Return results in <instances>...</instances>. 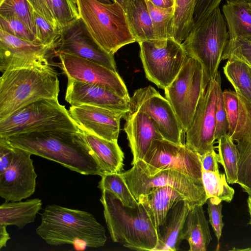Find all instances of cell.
Instances as JSON below:
<instances>
[{
	"label": "cell",
	"mask_w": 251,
	"mask_h": 251,
	"mask_svg": "<svg viewBox=\"0 0 251 251\" xmlns=\"http://www.w3.org/2000/svg\"><path fill=\"white\" fill-rule=\"evenodd\" d=\"M11 146L56 162L85 175H99L100 169L82 130L32 132L0 137Z\"/></svg>",
	"instance_id": "obj_1"
},
{
	"label": "cell",
	"mask_w": 251,
	"mask_h": 251,
	"mask_svg": "<svg viewBox=\"0 0 251 251\" xmlns=\"http://www.w3.org/2000/svg\"><path fill=\"white\" fill-rule=\"evenodd\" d=\"M37 234L48 244L60 246L80 243L89 248L104 245V227L90 213L56 204L46 206Z\"/></svg>",
	"instance_id": "obj_2"
},
{
	"label": "cell",
	"mask_w": 251,
	"mask_h": 251,
	"mask_svg": "<svg viewBox=\"0 0 251 251\" xmlns=\"http://www.w3.org/2000/svg\"><path fill=\"white\" fill-rule=\"evenodd\" d=\"M101 192L100 201L112 240L130 250L154 251L160 233L144 205L126 206L111 192Z\"/></svg>",
	"instance_id": "obj_3"
},
{
	"label": "cell",
	"mask_w": 251,
	"mask_h": 251,
	"mask_svg": "<svg viewBox=\"0 0 251 251\" xmlns=\"http://www.w3.org/2000/svg\"><path fill=\"white\" fill-rule=\"evenodd\" d=\"M59 92L52 65L5 71L0 77V119L36 100H58Z\"/></svg>",
	"instance_id": "obj_4"
},
{
	"label": "cell",
	"mask_w": 251,
	"mask_h": 251,
	"mask_svg": "<svg viewBox=\"0 0 251 251\" xmlns=\"http://www.w3.org/2000/svg\"><path fill=\"white\" fill-rule=\"evenodd\" d=\"M79 17L97 43L114 55L122 47L136 42L123 7L116 1L76 0Z\"/></svg>",
	"instance_id": "obj_5"
},
{
	"label": "cell",
	"mask_w": 251,
	"mask_h": 251,
	"mask_svg": "<svg viewBox=\"0 0 251 251\" xmlns=\"http://www.w3.org/2000/svg\"><path fill=\"white\" fill-rule=\"evenodd\" d=\"M228 40L226 23L218 6L200 24L193 26L181 44L187 56L202 66L204 91L218 71Z\"/></svg>",
	"instance_id": "obj_6"
},
{
	"label": "cell",
	"mask_w": 251,
	"mask_h": 251,
	"mask_svg": "<svg viewBox=\"0 0 251 251\" xmlns=\"http://www.w3.org/2000/svg\"><path fill=\"white\" fill-rule=\"evenodd\" d=\"M79 129L69 110L56 99L36 100L0 119V137L32 132Z\"/></svg>",
	"instance_id": "obj_7"
},
{
	"label": "cell",
	"mask_w": 251,
	"mask_h": 251,
	"mask_svg": "<svg viewBox=\"0 0 251 251\" xmlns=\"http://www.w3.org/2000/svg\"><path fill=\"white\" fill-rule=\"evenodd\" d=\"M121 174L136 200L154 188L169 186L183 195L192 206L203 205L207 200L202 183L176 170L151 168L143 160Z\"/></svg>",
	"instance_id": "obj_8"
},
{
	"label": "cell",
	"mask_w": 251,
	"mask_h": 251,
	"mask_svg": "<svg viewBox=\"0 0 251 251\" xmlns=\"http://www.w3.org/2000/svg\"><path fill=\"white\" fill-rule=\"evenodd\" d=\"M138 44L147 78L164 90L176 77L188 57L182 44L172 38L154 39Z\"/></svg>",
	"instance_id": "obj_9"
},
{
	"label": "cell",
	"mask_w": 251,
	"mask_h": 251,
	"mask_svg": "<svg viewBox=\"0 0 251 251\" xmlns=\"http://www.w3.org/2000/svg\"><path fill=\"white\" fill-rule=\"evenodd\" d=\"M184 133L189 129L203 89V69L196 59L188 57L178 74L164 90Z\"/></svg>",
	"instance_id": "obj_10"
},
{
	"label": "cell",
	"mask_w": 251,
	"mask_h": 251,
	"mask_svg": "<svg viewBox=\"0 0 251 251\" xmlns=\"http://www.w3.org/2000/svg\"><path fill=\"white\" fill-rule=\"evenodd\" d=\"M220 72L208 83L202 94L189 129L185 133V145L200 155L214 150L216 111Z\"/></svg>",
	"instance_id": "obj_11"
},
{
	"label": "cell",
	"mask_w": 251,
	"mask_h": 251,
	"mask_svg": "<svg viewBox=\"0 0 251 251\" xmlns=\"http://www.w3.org/2000/svg\"><path fill=\"white\" fill-rule=\"evenodd\" d=\"M129 110H140L156 125L163 139L178 145L185 144L183 128L169 101L153 87L135 91L129 101Z\"/></svg>",
	"instance_id": "obj_12"
},
{
	"label": "cell",
	"mask_w": 251,
	"mask_h": 251,
	"mask_svg": "<svg viewBox=\"0 0 251 251\" xmlns=\"http://www.w3.org/2000/svg\"><path fill=\"white\" fill-rule=\"evenodd\" d=\"M143 160L151 168L176 170L202 183L200 155L185 144L178 145L164 139L154 140Z\"/></svg>",
	"instance_id": "obj_13"
},
{
	"label": "cell",
	"mask_w": 251,
	"mask_h": 251,
	"mask_svg": "<svg viewBox=\"0 0 251 251\" xmlns=\"http://www.w3.org/2000/svg\"><path fill=\"white\" fill-rule=\"evenodd\" d=\"M56 49L25 40L0 30V71L51 65Z\"/></svg>",
	"instance_id": "obj_14"
},
{
	"label": "cell",
	"mask_w": 251,
	"mask_h": 251,
	"mask_svg": "<svg viewBox=\"0 0 251 251\" xmlns=\"http://www.w3.org/2000/svg\"><path fill=\"white\" fill-rule=\"evenodd\" d=\"M68 79L101 86L129 101L127 89L117 71L90 60L66 52L57 54Z\"/></svg>",
	"instance_id": "obj_15"
},
{
	"label": "cell",
	"mask_w": 251,
	"mask_h": 251,
	"mask_svg": "<svg viewBox=\"0 0 251 251\" xmlns=\"http://www.w3.org/2000/svg\"><path fill=\"white\" fill-rule=\"evenodd\" d=\"M12 147V162L0 174V196L6 202L21 201L31 196L35 191L37 176L30 157L32 154Z\"/></svg>",
	"instance_id": "obj_16"
},
{
	"label": "cell",
	"mask_w": 251,
	"mask_h": 251,
	"mask_svg": "<svg viewBox=\"0 0 251 251\" xmlns=\"http://www.w3.org/2000/svg\"><path fill=\"white\" fill-rule=\"evenodd\" d=\"M61 52L90 60L117 71L114 55L106 52L97 43L79 17L61 28L56 54Z\"/></svg>",
	"instance_id": "obj_17"
},
{
	"label": "cell",
	"mask_w": 251,
	"mask_h": 251,
	"mask_svg": "<svg viewBox=\"0 0 251 251\" xmlns=\"http://www.w3.org/2000/svg\"><path fill=\"white\" fill-rule=\"evenodd\" d=\"M69 112L80 129L113 141H118L120 121L126 113L86 104L71 106Z\"/></svg>",
	"instance_id": "obj_18"
},
{
	"label": "cell",
	"mask_w": 251,
	"mask_h": 251,
	"mask_svg": "<svg viewBox=\"0 0 251 251\" xmlns=\"http://www.w3.org/2000/svg\"><path fill=\"white\" fill-rule=\"evenodd\" d=\"M239 105V119L230 137L235 142L239 152L237 183L251 196V104L236 91Z\"/></svg>",
	"instance_id": "obj_19"
},
{
	"label": "cell",
	"mask_w": 251,
	"mask_h": 251,
	"mask_svg": "<svg viewBox=\"0 0 251 251\" xmlns=\"http://www.w3.org/2000/svg\"><path fill=\"white\" fill-rule=\"evenodd\" d=\"M65 100L71 106L82 104L128 112L129 101L101 86L68 79Z\"/></svg>",
	"instance_id": "obj_20"
},
{
	"label": "cell",
	"mask_w": 251,
	"mask_h": 251,
	"mask_svg": "<svg viewBox=\"0 0 251 251\" xmlns=\"http://www.w3.org/2000/svg\"><path fill=\"white\" fill-rule=\"evenodd\" d=\"M124 118V130L133 155V165L144 159L153 140L163 138L153 120L143 111L129 110Z\"/></svg>",
	"instance_id": "obj_21"
},
{
	"label": "cell",
	"mask_w": 251,
	"mask_h": 251,
	"mask_svg": "<svg viewBox=\"0 0 251 251\" xmlns=\"http://www.w3.org/2000/svg\"><path fill=\"white\" fill-rule=\"evenodd\" d=\"M191 206L187 201L181 200L169 210L164 223L159 227V241L154 251L178 250L183 240L184 227Z\"/></svg>",
	"instance_id": "obj_22"
},
{
	"label": "cell",
	"mask_w": 251,
	"mask_h": 251,
	"mask_svg": "<svg viewBox=\"0 0 251 251\" xmlns=\"http://www.w3.org/2000/svg\"><path fill=\"white\" fill-rule=\"evenodd\" d=\"M181 200L187 201L183 195L169 186L154 188L137 199L147 209L158 229L164 223L169 210Z\"/></svg>",
	"instance_id": "obj_23"
},
{
	"label": "cell",
	"mask_w": 251,
	"mask_h": 251,
	"mask_svg": "<svg viewBox=\"0 0 251 251\" xmlns=\"http://www.w3.org/2000/svg\"><path fill=\"white\" fill-rule=\"evenodd\" d=\"M83 131L85 139L94 154L103 175L121 173L124 166V153L117 141L108 140Z\"/></svg>",
	"instance_id": "obj_24"
},
{
	"label": "cell",
	"mask_w": 251,
	"mask_h": 251,
	"mask_svg": "<svg viewBox=\"0 0 251 251\" xmlns=\"http://www.w3.org/2000/svg\"><path fill=\"white\" fill-rule=\"evenodd\" d=\"M182 238L187 241L189 251L207 250L212 238L202 205L191 206L186 218Z\"/></svg>",
	"instance_id": "obj_25"
},
{
	"label": "cell",
	"mask_w": 251,
	"mask_h": 251,
	"mask_svg": "<svg viewBox=\"0 0 251 251\" xmlns=\"http://www.w3.org/2000/svg\"><path fill=\"white\" fill-rule=\"evenodd\" d=\"M42 205V201L38 198L24 201H5L0 206V225L15 226L22 229L35 221Z\"/></svg>",
	"instance_id": "obj_26"
},
{
	"label": "cell",
	"mask_w": 251,
	"mask_h": 251,
	"mask_svg": "<svg viewBox=\"0 0 251 251\" xmlns=\"http://www.w3.org/2000/svg\"><path fill=\"white\" fill-rule=\"evenodd\" d=\"M122 7L136 42L154 39L146 0H124Z\"/></svg>",
	"instance_id": "obj_27"
},
{
	"label": "cell",
	"mask_w": 251,
	"mask_h": 251,
	"mask_svg": "<svg viewBox=\"0 0 251 251\" xmlns=\"http://www.w3.org/2000/svg\"><path fill=\"white\" fill-rule=\"evenodd\" d=\"M222 10L228 27L229 39L251 37V8L245 0H226Z\"/></svg>",
	"instance_id": "obj_28"
},
{
	"label": "cell",
	"mask_w": 251,
	"mask_h": 251,
	"mask_svg": "<svg viewBox=\"0 0 251 251\" xmlns=\"http://www.w3.org/2000/svg\"><path fill=\"white\" fill-rule=\"evenodd\" d=\"M197 0H174L173 39L182 44L194 26Z\"/></svg>",
	"instance_id": "obj_29"
},
{
	"label": "cell",
	"mask_w": 251,
	"mask_h": 251,
	"mask_svg": "<svg viewBox=\"0 0 251 251\" xmlns=\"http://www.w3.org/2000/svg\"><path fill=\"white\" fill-rule=\"evenodd\" d=\"M218 162L223 167L229 184L237 183L239 152L236 144L227 134L217 140Z\"/></svg>",
	"instance_id": "obj_30"
},
{
	"label": "cell",
	"mask_w": 251,
	"mask_h": 251,
	"mask_svg": "<svg viewBox=\"0 0 251 251\" xmlns=\"http://www.w3.org/2000/svg\"><path fill=\"white\" fill-rule=\"evenodd\" d=\"M224 73L235 91L244 96L251 104V68L247 63L228 59Z\"/></svg>",
	"instance_id": "obj_31"
},
{
	"label": "cell",
	"mask_w": 251,
	"mask_h": 251,
	"mask_svg": "<svg viewBox=\"0 0 251 251\" xmlns=\"http://www.w3.org/2000/svg\"><path fill=\"white\" fill-rule=\"evenodd\" d=\"M202 182L207 199L214 198L226 202L232 200L235 191L228 184L225 174L202 170Z\"/></svg>",
	"instance_id": "obj_32"
},
{
	"label": "cell",
	"mask_w": 251,
	"mask_h": 251,
	"mask_svg": "<svg viewBox=\"0 0 251 251\" xmlns=\"http://www.w3.org/2000/svg\"><path fill=\"white\" fill-rule=\"evenodd\" d=\"M155 39L173 38V21L174 6L162 7L146 0Z\"/></svg>",
	"instance_id": "obj_33"
},
{
	"label": "cell",
	"mask_w": 251,
	"mask_h": 251,
	"mask_svg": "<svg viewBox=\"0 0 251 251\" xmlns=\"http://www.w3.org/2000/svg\"><path fill=\"white\" fill-rule=\"evenodd\" d=\"M34 11L27 0H3L0 3V16L21 21L35 35Z\"/></svg>",
	"instance_id": "obj_34"
},
{
	"label": "cell",
	"mask_w": 251,
	"mask_h": 251,
	"mask_svg": "<svg viewBox=\"0 0 251 251\" xmlns=\"http://www.w3.org/2000/svg\"><path fill=\"white\" fill-rule=\"evenodd\" d=\"M98 187L102 191L106 190L113 194L126 206L135 207L139 202L129 189L121 173L108 174L101 176Z\"/></svg>",
	"instance_id": "obj_35"
},
{
	"label": "cell",
	"mask_w": 251,
	"mask_h": 251,
	"mask_svg": "<svg viewBox=\"0 0 251 251\" xmlns=\"http://www.w3.org/2000/svg\"><path fill=\"white\" fill-rule=\"evenodd\" d=\"M37 43L53 47H58L60 29L55 28L44 18L34 11Z\"/></svg>",
	"instance_id": "obj_36"
},
{
	"label": "cell",
	"mask_w": 251,
	"mask_h": 251,
	"mask_svg": "<svg viewBox=\"0 0 251 251\" xmlns=\"http://www.w3.org/2000/svg\"><path fill=\"white\" fill-rule=\"evenodd\" d=\"M236 59L251 67V37H240L229 39L222 60Z\"/></svg>",
	"instance_id": "obj_37"
},
{
	"label": "cell",
	"mask_w": 251,
	"mask_h": 251,
	"mask_svg": "<svg viewBox=\"0 0 251 251\" xmlns=\"http://www.w3.org/2000/svg\"><path fill=\"white\" fill-rule=\"evenodd\" d=\"M50 2L60 28L79 17L76 0H50Z\"/></svg>",
	"instance_id": "obj_38"
},
{
	"label": "cell",
	"mask_w": 251,
	"mask_h": 251,
	"mask_svg": "<svg viewBox=\"0 0 251 251\" xmlns=\"http://www.w3.org/2000/svg\"><path fill=\"white\" fill-rule=\"evenodd\" d=\"M224 106L228 123L227 134L231 137L237 126L239 115V100L236 92L225 90L222 92Z\"/></svg>",
	"instance_id": "obj_39"
},
{
	"label": "cell",
	"mask_w": 251,
	"mask_h": 251,
	"mask_svg": "<svg viewBox=\"0 0 251 251\" xmlns=\"http://www.w3.org/2000/svg\"><path fill=\"white\" fill-rule=\"evenodd\" d=\"M0 30L21 39L37 43L35 35L17 19L0 16Z\"/></svg>",
	"instance_id": "obj_40"
},
{
	"label": "cell",
	"mask_w": 251,
	"mask_h": 251,
	"mask_svg": "<svg viewBox=\"0 0 251 251\" xmlns=\"http://www.w3.org/2000/svg\"><path fill=\"white\" fill-rule=\"evenodd\" d=\"M209 222L212 226L216 237L219 242L224 226L222 214V201L214 198H210L206 201Z\"/></svg>",
	"instance_id": "obj_41"
},
{
	"label": "cell",
	"mask_w": 251,
	"mask_h": 251,
	"mask_svg": "<svg viewBox=\"0 0 251 251\" xmlns=\"http://www.w3.org/2000/svg\"><path fill=\"white\" fill-rule=\"evenodd\" d=\"M221 82L218 88L217 102L216 111V128L215 137L217 140L228 133L229 126L223 99Z\"/></svg>",
	"instance_id": "obj_42"
},
{
	"label": "cell",
	"mask_w": 251,
	"mask_h": 251,
	"mask_svg": "<svg viewBox=\"0 0 251 251\" xmlns=\"http://www.w3.org/2000/svg\"><path fill=\"white\" fill-rule=\"evenodd\" d=\"M34 11L40 14L55 28L61 29L54 16L50 0H27Z\"/></svg>",
	"instance_id": "obj_43"
},
{
	"label": "cell",
	"mask_w": 251,
	"mask_h": 251,
	"mask_svg": "<svg viewBox=\"0 0 251 251\" xmlns=\"http://www.w3.org/2000/svg\"><path fill=\"white\" fill-rule=\"evenodd\" d=\"M222 0H197L194 11V25L200 24L217 6Z\"/></svg>",
	"instance_id": "obj_44"
},
{
	"label": "cell",
	"mask_w": 251,
	"mask_h": 251,
	"mask_svg": "<svg viewBox=\"0 0 251 251\" xmlns=\"http://www.w3.org/2000/svg\"><path fill=\"white\" fill-rule=\"evenodd\" d=\"M13 157V147L0 138V174L10 166Z\"/></svg>",
	"instance_id": "obj_45"
},
{
	"label": "cell",
	"mask_w": 251,
	"mask_h": 251,
	"mask_svg": "<svg viewBox=\"0 0 251 251\" xmlns=\"http://www.w3.org/2000/svg\"><path fill=\"white\" fill-rule=\"evenodd\" d=\"M202 170L214 172H219L218 166V157L215 150L200 155Z\"/></svg>",
	"instance_id": "obj_46"
},
{
	"label": "cell",
	"mask_w": 251,
	"mask_h": 251,
	"mask_svg": "<svg viewBox=\"0 0 251 251\" xmlns=\"http://www.w3.org/2000/svg\"><path fill=\"white\" fill-rule=\"evenodd\" d=\"M6 226L0 225V249L6 246V244L10 239L6 229Z\"/></svg>",
	"instance_id": "obj_47"
},
{
	"label": "cell",
	"mask_w": 251,
	"mask_h": 251,
	"mask_svg": "<svg viewBox=\"0 0 251 251\" xmlns=\"http://www.w3.org/2000/svg\"><path fill=\"white\" fill-rule=\"evenodd\" d=\"M155 5L162 7H170L174 6V0H148Z\"/></svg>",
	"instance_id": "obj_48"
},
{
	"label": "cell",
	"mask_w": 251,
	"mask_h": 251,
	"mask_svg": "<svg viewBox=\"0 0 251 251\" xmlns=\"http://www.w3.org/2000/svg\"><path fill=\"white\" fill-rule=\"evenodd\" d=\"M248 210L250 215V220L249 224L251 225V196H249L247 200Z\"/></svg>",
	"instance_id": "obj_49"
},
{
	"label": "cell",
	"mask_w": 251,
	"mask_h": 251,
	"mask_svg": "<svg viewBox=\"0 0 251 251\" xmlns=\"http://www.w3.org/2000/svg\"><path fill=\"white\" fill-rule=\"evenodd\" d=\"M101 2L104 3H112L115 2V0H97Z\"/></svg>",
	"instance_id": "obj_50"
},
{
	"label": "cell",
	"mask_w": 251,
	"mask_h": 251,
	"mask_svg": "<svg viewBox=\"0 0 251 251\" xmlns=\"http://www.w3.org/2000/svg\"><path fill=\"white\" fill-rule=\"evenodd\" d=\"M124 1V0H115V1H116L117 2H118L122 6H123Z\"/></svg>",
	"instance_id": "obj_51"
},
{
	"label": "cell",
	"mask_w": 251,
	"mask_h": 251,
	"mask_svg": "<svg viewBox=\"0 0 251 251\" xmlns=\"http://www.w3.org/2000/svg\"><path fill=\"white\" fill-rule=\"evenodd\" d=\"M249 3L250 6V7L251 8V1H249Z\"/></svg>",
	"instance_id": "obj_52"
},
{
	"label": "cell",
	"mask_w": 251,
	"mask_h": 251,
	"mask_svg": "<svg viewBox=\"0 0 251 251\" xmlns=\"http://www.w3.org/2000/svg\"><path fill=\"white\" fill-rule=\"evenodd\" d=\"M246 1H251V0H245Z\"/></svg>",
	"instance_id": "obj_53"
},
{
	"label": "cell",
	"mask_w": 251,
	"mask_h": 251,
	"mask_svg": "<svg viewBox=\"0 0 251 251\" xmlns=\"http://www.w3.org/2000/svg\"><path fill=\"white\" fill-rule=\"evenodd\" d=\"M3 0H0V3H1Z\"/></svg>",
	"instance_id": "obj_54"
},
{
	"label": "cell",
	"mask_w": 251,
	"mask_h": 251,
	"mask_svg": "<svg viewBox=\"0 0 251 251\" xmlns=\"http://www.w3.org/2000/svg\"></svg>",
	"instance_id": "obj_55"
}]
</instances>
